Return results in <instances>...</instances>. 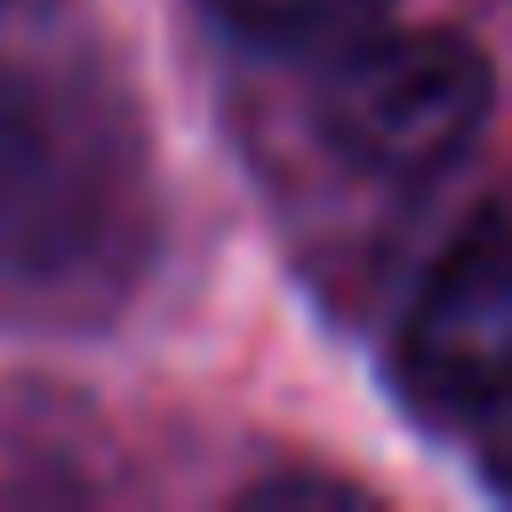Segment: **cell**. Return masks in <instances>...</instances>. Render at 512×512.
<instances>
[{
    "instance_id": "cell-1",
    "label": "cell",
    "mask_w": 512,
    "mask_h": 512,
    "mask_svg": "<svg viewBox=\"0 0 512 512\" xmlns=\"http://www.w3.org/2000/svg\"><path fill=\"white\" fill-rule=\"evenodd\" d=\"M496 120V64L480 40L440 24H376L320 80V128L360 176H440Z\"/></svg>"
},
{
    "instance_id": "cell-3",
    "label": "cell",
    "mask_w": 512,
    "mask_h": 512,
    "mask_svg": "<svg viewBox=\"0 0 512 512\" xmlns=\"http://www.w3.org/2000/svg\"><path fill=\"white\" fill-rule=\"evenodd\" d=\"M88 208V160H80V120L72 104L0 64V256L40 264L80 232Z\"/></svg>"
},
{
    "instance_id": "cell-5",
    "label": "cell",
    "mask_w": 512,
    "mask_h": 512,
    "mask_svg": "<svg viewBox=\"0 0 512 512\" xmlns=\"http://www.w3.org/2000/svg\"><path fill=\"white\" fill-rule=\"evenodd\" d=\"M248 504L256 512H272V504H360V488H344L328 472H280V480H256Z\"/></svg>"
},
{
    "instance_id": "cell-4",
    "label": "cell",
    "mask_w": 512,
    "mask_h": 512,
    "mask_svg": "<svg viewBox=\"0 0 512 512\" xmlns=\"http://www.w3.org/2000/svg\"><path fill=\"white\" fill-rule=\"evenodd\" d=\"M240 48L264 56H296V64H328L352 40H368L376 24H392V0H200Z\"/></svg>"
},
{
    "instance_id": "cell-6",
    "label": "cell",
    "mask_w": 512,
    "mask_h": 512,
    "mask_svg": "<svg viewBox=\"0 0 512 512\" xmlns=\"http://www.w3.org/2000/svg\"><path fill=\"white\" fill-rule=\"evenodd\" d=\"M472 432H480V472H488V488H496V496H512V392H504Z\"/></svg>"
},
{
    "instance_id": "cell-2",
    "label": "cell",
    "mask_w": 512,
    "mask_h": 512,
    "mask_svg": "<svg viewBox=\"0 0 512 512\" xmlns=\"http://www.w3.org/2000/svg\"><path fill=\"white\" fill-rule=\"evenodd\" d=\"M392 376L432 424H480L512 392V232H472L424 280L400 320Z\"/></svg>"
}]
</instances>
